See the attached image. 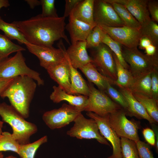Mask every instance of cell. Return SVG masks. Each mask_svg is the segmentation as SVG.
<instances>
[{
	"label": "cell",
	"instance_id": "cell-1",
	"mask_svg": "<svg viewBox=\"0 0 158 158\" xmlns=\"http://www.w3.org/2000/svg\"><path fill=\"white\" fill-rule=\"evenodd\" d=\"M65 18L48 17L38 15L26 20L12 23L18 28L30 44L51 47L54 42L63 39L70 45L65 33Z\"/></svg>",
	"mask_w": 158,
	"mask_h": 158
},
{
	"label": "cell",
	"instance_id": "cell-2",
	"mask_svg": "<svg viewBox=\"0 0 158 158\" xmlns=\"http://www.w3.org/2000/svg\"><path fill=\"white\" fill-rule=\"evenodd\" d=\"M35 80L28 76H18L3 93L1 97H7L11 105L23 117L28 118L30 103L37 87Z\"/></svg>",
	"mask_w": 158,
	"mask_h": 158
},
{
	"label": "cell",
	"instance_id": "cell-3",
	"mask_svg": "<svg viewBox=\"0 0 158 158\" xmlns=\"http://www.w3.org/2000/svg\"><path fill=\"white\" fill-rule=\"evenodd\" d=\"M0 116L2 121L11 127L12 135L20 145L30 142L31 136L38 130L35 124L26 121L11 105L5 102L0 103Z\"/></svg>",
	"mask_w": 158,
	"mask_h": 158
},
{
	"label": "cell",
	"instance_id": "cell-4",
	"mask_svg": "<svg viewBox=\"0 0 158 158\" xmlns=\"http://www.w3.org/2000/svg\"><path fill=\"white\" fill-rule=\"evenodd\" d=\"M122 55L129 67V71L135 78L158 69L157 54L149 56L137 48H128L122 45Z\"/></svg>",
	"mask_w": 158,
	"mask_h": 158
},
{
	"label": "cell",
	"instance_id": "cell-5",
	"mask_svg": "<svg viewBox=\"0 0 158 158\" xmlns=\"http://www.w3.org/2000/svg\"><path fill=\"white\" fill-rule=\"evenodd\" d=\"M20 76L31 77L39 86L44 84L40 74L27 65L22 51L17 52L13 56L2 59L0 62V79L13 78Z\"/></svg>",
	"mask_w": 158,
	"mask_h": 158
},
{
	"label": "cell",
	"instance_id": "cell-6",
	"mask_svg": "<svg viewBox=\"0 0 158 158\" xmlns=\"http://www.w3.org/2000/svg\"><path fill=\"white\" fill-rule=\"evenodd\" d=\"M89 89L87 103L85 111L104 116L122 108L113 101L105 92L96 89L88 82Z\"/></svg>",
	"mask_w": 158,
	"mask_h": 158
},
{
	"label": "cell",
	"instance_id": "cell-7",
	"mask_svg": "<svg viewBox=\"0 0 158 158\" xmlns=\"http://www.w3.org/2000/svg\"><path fill=\"white\" fill-rule=\"evenodd\" d=\"M125 111L122 108L109 114L111 127L119 137L139 141L138 130L140 128V122L133 119L129 120Z\"/></svg>",
	"mask_w": 158,
	"mask_h": 158
},
{
	"label": "cell",
	"instance_id": "cell-8",
	"mask_svg": "<svg viewBox=\"0 0 158 158\" xmlns=\"http://www.w3.org/2000/svg\"><path fill=\"white\" fill-rule=\"evenodd\" d=\"M74 122L73 126L67 132L68 135L79 139H95L101 144L110 146L108 141L100 133L94 119L86 118L81 113Z\"/></svg>",
	"mask_w": 158,
	"mask_h": 158
},
{
	"label": "cell",
	"instance_id": "cell-9",
	"mask_svg": "<svg viewBox=\"0 0 158 158\" xmlns=\"http://www.w3.org/2000/svg\"><path fill=\"white\" fill-rule=\"evenodd\" d=\"M94 48L92 53V63L101 74L112 80L114 84L117 79V74L113 52L102 43Z\"/></svg>",
	"mask_w": 158,
	"mask_h": 158
},
{
	"label": "cell",
	"instance_id": "cell-10",
	"mask_svg": "<svg viewBox=\"0 0 158 158\" xmlns=\"http://www.w3.org/2000/svg\"><path fill=\"white\" fill-rule=\"evenodd\" d=\"M28 51L39 59L40 65L47 70L63 63L66 60L62 42L59 44L58 49L38 46L30 44H25Z\"/></svg>",
	"mask_w": 158,
	"mask_h": 158
},
{
	"label": "cell",
	"instance_id": "cell-11",
	"mask_svg": "<svg viewBox=\"0 0 158 158\" xmlns=\"http://www.w3.org/2000/svg\"><path fill=\"white\" fill-rule=\"evenodd\" d=\"M81 112L75 107L64 103L59 109L44 113L42 118L49 128L54 130L64 127L74 121Z\"/></svg>",
	"mask_w": 158,
	"mask_h": 158
},
{
	"label": "cell",
	"instance_id": "cell-12",
	"mask_svg": "<svg viewBox=\"0 0 158 158\" xmlns=\"http://www.w3.org/2000/svg\"><path fill=\"white\" fill-rule=\"evenodd\" d=\"M93 18L96 25L111 27L126 25L111 5L104 0H95Z\"/></svg>",
	"mask_w": 158,
	"mask_h": 158
},
{
	"label": "cell",
	"instance_id": "cell-13",
	"mask_svg": "<svg viewBox=\"0 0 158 158\" xmlns=\"http://www.w3.org/2000/svg\"><path fill=\"white\" fill-rule=\"evenodd\" d=\"M99 26L112 39L123 46L128 48H137L142 37L140 30L126 25L117 27Z\"/></svg>",
	"mask_w": 158,
	"mask_h": 158
},
{
	"label": "cell",
	"instance_id": "cell-14",
	"mask_svg": "<svg viewBox=\"0 0 158 158\" xmlns=\"http://www.w3.org/2000/svg\"><path fill=\"white\" fill-rule=\"evenodd\" d=\"M86 114L95 120L101 134L112 146V154L108 158H122L120 139L110 126L109 114L102 117L91 112H87Z\"/></svg>",
	"mask_w": 158,
	"mask_h": 158
},
{
	"label": "cell",
	"instance_id": "cell-15",
	"mask_svg": "<svg viewBox=\"0 0 158 158\" xmlns=\"http://www.w3.org/2000/svg\"><path fill=\"white\" fill-rule=\"evenodd\" d=\"M47 71L50 77L62 90L69 94H76L71 84L70 67L66 59L63 63Z\"/></svg>",
	"mask_w": 158,
	"mask_h": 158
},
{
	"label": "cell",
	"instance_id": "cell-16",
	"mask_svg": "<svg viewBox=\"0 0 158 158\" xmlns=\"http://www.w3.org/2000/svg\"><path fill=\"white\" fill-rule=\"evenodd\" d=\"M85 41H78L71 44L65 53L72 66L80 69L90 63L92 58L88 54Z\"/></svg>",
	"mask_w": 158,
	"mask_h": 158
},
{
	"label": "cell",
	"instance_id": "cell-17",
	"mask_svg": "<svg viewBox=\"0 0 158 158\" xmlns=\"http://www.w3.org/2000/svg\"><path fill=\"white\" fill-rule=\"evenodd\" d=\"M124 6L141 25L151 20L147 8L148 0H110Z\"/></svg>",
	"mask_w": 158,
	"mask_h": 158
},
{
	"label": "cell",
	"instance_id": "cell-18",
	"mask_svg": "<svg viewBox=\"0 0 158 158\" xmlns=\"http://www.w3.org/2000/svg\"><path fill=\"white\" fill-rule=\"evenodd\" d=\"M119 91L123 96L128 103V108L125 110L126 115L134 116L139 119H146L151 124L157 123L129 89L119 88Z\"/></svg>",
	"mask_w": 158,
	"mask_h": 158
},
{
	"label": "cell",
	"instance_id": "cell-19",
	"mask_svg": "<svg viewBox=\"0 0 158 158\" xmlns=\"http://www.w3.org/2000/svg\"><path fill=\"white\" fill-rule=\"evenodd\" d=\"M96 26L78 20L70 15L69 22L66 25L65 29L69 33L72 44L78 41H85L87 37Z\"/></svg>",
	"mask_w": 158,
	"mask_h": 158
},
{
	"label": "cell",
	"instance_id": "cell-20",
	"mask_svg": "<svg viewBox=\"0 0 158 158\" xmlns=\"http://www.w3.org/2000/svg\"><path fill=\"white\" fill-rule=\"evenodd\" d=\"M53 88V91L50 96V98L53 102L59 103L65 101L69 104L77 108L81 112L85 110L87 103L88 96L69 94L59 86H54Z\"/></svg>",
	"mask_w": 158,
	"mask_h": 158
},
{
	"label": "cell",
	"instance_id": "cell-21",
	"mask_svg": "<svg viewBox=\"0 0 158 158\" xmlns=\"http://www.w3.org/2000/svg\"><path fill=\"white\" fill-rule=\"evenodd\" d=\"M94 1L95 0H82L69 16L91 25H96L93 18Z\"/></svg>",
	"mask_w": 158,
	"mask_h": 158
},
{
	"label": "cell",
	"instance_id": "cell-22",
	"mask_svg": "<svg viewBox=\"0 0 158 158\" xmlns=\"http://www.w3.org/2000/svg\"><path fill=\"white\" fill-rule=\"evenodd\" d=\"M80 69L87 78L88 82L95 84L99 90L104 92L108 83L114 85L113 81L101 74L92 63H88Z\"/></svg>",
	"mask_w": 158,
	"mask_h": 158
},
{
	"label": "cell",
	"instance_id": "cell-23",
	"mask_svg": "<svg viewBox=\"0 0 158 158\" xmlns=\"http://www.w3.org/2000/svg\"><path fill=\"white\" fill-rule=\"evenodd\" d=\"M64 50L65 57L69 66L70 81L73 90L76 94H80L88 96L89 89L87 83L84 79L77 69L73 67L71 64L66 54V49L65 47Z\"/></svg>",
	"mask_w": 158,
	"mask_h": 158
},
{
	"label": "cell",
	"instance_id": "cell-24",
	"mask_svg": "<svg viewBox=\"0 0 158 158\" xmlns=\"http://www.w3.org/2000/svg\"><path fill=\"white\" fill-rule=\"evenodd\" d=\"M151 73L133 78V82L129 89L132 93L139 94L152 97Z\"/></svg>",
	"mask_w": 158,
	"mask_h": 158
},
{
	"label": "cell",
	"instance_id": "cell-25",
	"mask_svg": "<svg viewBox=\"0 0 158 158\" xmlns=\"http://www.w3.org/2000/svg\"><path fill=\"white\" fill-rule=\"evenodd\" d=\"M113 56L116 63L117 74V79L114 85L119 88L129 89L133 82V77L129 71L122 65L113 53Z\"/></svg>",
	"mask_w": 158,
	"mask_h": 158
},
{
	"label": "cell",
	"instance_id": "cell-26",
	"mask_svg": "<svg viewBox=\"0 0 158 158\" xmlns=\"http://www.w3.org/2000/svg\"><path fill=\"white\" fill-rule=\"evenodd\" d=\"M104 1L111 5L126 26L138 30H140L141 28L140 24L124 6L111 2L110 0Z\"/></svg>",
	"mask_w": 158,
	"mask_h": 158
},
{
	"label": "cell",
	"instance_id": "cell-27",
	"mask_svg": "<svg viewBox=\"0 0 158 158\" xmlns=\"http://www.w3.org/2000/svg\"><path fill=\"white\" fill-rule=\"evenodd\" d=\"M135 97L143 106L149 116L157 123L158 122V100L152 97L133 93Z\"/></svg>",
	"mask_w": 158,
	"mask_h": 158
},
{
	"label": "cell",
	"instance_id": "cell-28",
	"mask_svg": "<svg viewBox=\"0 0 158 158\" xmlns=\"http://www.w3.org/2000/svg\"><path fill=\"white\" fill-rule=\"evenodd\" d=\"M0 30L10 40H16L20 44L25 45L29 43L17 27L12 23H7L2 19H0Z\"/></svg>",
	"mask_w": 158,
	"mask_h": 158
},
{
	"label": "cell",
	"instance_id": "cell-29",
	"mask_svg": "<svg viewBox=\"0 0 158 158\" xmlns=\"http://www.w3.org/2000/svg\"><path fill=\"white\" fill-rule=\"evenodd\" d=\"M102 42L107 45L116 55L122 65L129 70V67L124 59L122 55V45L112 39L107 33L102 30Z\"/></svg>",
	"mask_w": 158,
	"mask_h": 158
},
{
	"label": "cell",
	"instance_id": "cell-30",
	"mask_svg": "<svg viewBox=\"0 0 158 158\" xmlns=\"http://www.w3.org/2000/svg\"><path fill=\"white\" fill-rule=\"evenodd\" d=\"M47 140V137L45 135L33 142L20 145L18 154L21 158H34L37 149Z\"/></svg>",
	"mask_w": 158,
	"mask_h": 158
},
{
	"label": "cell",
	"instance_id": "cell-31",
	"mask_svg": "<svg viewBox=\"0 0 158 158\" xmlns=\"http://www.w3.org/2000/svg\"><path fill=\"white\" fill-rule=\"evenodd\" d=\"M25 50L24 48L12 42L5 35L0 34V58L1 60L8 57L13 53Z\"/></svg>",
	"mask_w": 158,
	"mask_h": 158
},
{
	"label": "cell",
	"instance_id": "cell-32",
	"mask_svg": "<svg viewBox=\"0 0 158 158\" xmlns=\"http://www.w3.org/2000/svg\"><path fill=\"white\" fill-rule=\"evenodd\" d=\"M20 145L8 132H3L0 135V152L10 151L18 154Z\"/></svg>",
	"mask_w": 158,
	"mask_h": 158
},
{
	"label": "cell",
	"instance_id": "cell-33",
	"mask_svg": "<svg viewBox=\"0 0 158 158\" xmlns=\"http://www.w3.org/2000/svg\"><path fill=\"white\" fill-rule=\"evenodd\" d=\"M140 30L142 36L147 38L157 47L158 44V25L157 23L151 20L141 25Z\"/></svg>",
	"mask_w": 158,
	"mask_h": 158
},
{
	"label": "cell",
	"instance_id": "cell-34",
	"mask_svg": "<svg viewBox=\"0 0 158 158\" xmlns=\"http://www.w3.org/2000/svg\"><path fill=\"white\" fill-rule=\"evenodd\" d=\"M120 143L122 158H139L135 142L121 137Z\"/></svg>",
	"mask_w": 158,
	"mask_h": 158
},
{
	"label": "cell",
	"instance_id": "cell-35",
	"mask_svg": "<svg viewBox=\"0 0 158 158\" xmlns=\"http://www.w3.org/2000/svg\"><path fill=\"white\" fill-rule=\"evenodd\" d=\"M109 83L107 84L105 93L115 102L119 105L124 110L128 108L127 102L122 93L112 86Z\"/></svg>",
	"mask_w": 158,
	"mask_h": 158
},
{
	"label": "cell",
	"instance_id": "cell-36",
	"mask_svg": "<svg viewBox=\"0 0 158 158\" xmlns=\"http://www.w3.org/2000/svg\"><path fill=\"white\" fill-rule=\"evenodd\" d=\"M102 30L99 25H96L94 27L86 39L87 49L96 48L102 43Z\"/></svg>",
	"mask_w": 158,
	"mask_h": 158
},
{
	"label": "cell",
	"instance_id": "cell-37",
	"mask_svg": "<svg viewBox=\"0 0 158 158\" xmlns=\"http://www.w3.org/2000/svg\"><path fill=\"white\" fill-rule=\"evenodd\" d=\"M40 1L42 9V16L48 17H59L55 7L54 0H40Z\"/></svg>",
	"mask_w": 158,
	"mask_h": 158
},
{
	"label": "cell",
	"instance_id": "cell-38",
	"mask_svg": "<svg viewBox=\"0 0 158 158\" xmlns=\"http://www.w3.org/2000/svg\"><path fill=\"white\" fill-rule=\"evenodd\" d=\"M136 144L139 158H154L148 144L140 140Z\"/></svg>",
	"mask_w": 158,
	"mask_h": 158
},
{
	"label": "cell",
	"instance_id": "cell-39",
	"mask_svg": "<svg viewBox=\"0 0 158 158\" xmlns=\"http://www.w3.org/2000/svg\"><path fill=\"white\" fill-rule=\"evenodd\" d=\"M147 8L150 15L151 16V20L156 23H158V1L154 0H148L147 3Z\"/></svg>",
	"mask_w": 158,
	"mask_h": 158
},
{
	"label": "cell",
	"instance_id": "cell-40",
	"mask_svg": "<svg viewBox=\"0 0 158 158\" xmlns=\"http://www.w3.org/2000/svg\"><path fill=\"white\" fill-rule=\"evenodd\" d=\"M158 69L151 72V92L152 97L158 100Z\"/></svg>",
	"mask_w": 158,
	"mask_h": 158
},
{
	"label": "cell",
	"instance_id": "cell-41",
	"mask_svg": "<svg viewBox=\"0 0 158 158\" xmlns=\"http://www.w3.org/2000/svg\"><path fill=\"white\" fill-rule=\"evenodd\" d=\"M142 133L146 142L151 146H155V137L152 129L149 128H144L142 131Z\"/></svg>",
	"mask_w": 158,
	"mask_h": 158
},
{
	"label": "cell",
	"instance_id": "cell-42",
	"mask_svg": "<svg viewBox=\"0 0 158 158\" xmlns=\"http://www.w3.org/2000/svg\"><path fill=\"white\" fill-rule=\"evenodd\" d=\"M82 0H66L63 16L65 18L69 16L76 5Z\"/></svg>",
	"mask_w": 158,
	"mask_h": 158
},
{
	"label": "cell",
	"instance_id": "cell-43",
	"mask_svg": "<svg viewBox=\"0 0 158 158\" xmlns=\"http://www.w3.org/2000/svg\"><path fill=\"white\" fill-rule=\"evenodd\" d=\"M14 79H0V98L5 90Z\"/></svg>",
	"mask_w": 158,
	"mask_h": 158
},
{
	"label": "cell",
	"instance_id": "cell-44",
	"mask_svg": "<svg viewBox=\"0 0 158 158\" xmlns=\"http://www.w3.org/2000/svg\"><path fill=\"white\" fill-rule=\"evenodd\" d=\"M151 44H153L149 39L146 37L142 36L139 40L138 46L140 49H145Z\"/></svg>",
	"mask_w": 158,
	"mask_h": 158
},
{
	"label": "cell",
	"instance_id": "cell-45",
	"mask_svg": "<svg viewBox=\"0 0 158 158\" xmlns=\"http://www.w3.org/2000/svg\"><path fill=\"white\" fill-rule=\"evenodd\" d=\"M157 47L153 44H151L145 49V54L149 56H153L157 54Z\"/></svg>",
	"mask_w": 158,
	"mask_h": 158
},
{
	"label": "cell",
	"instance_id": "cell-46",
	"mask_svg": "<svg viewBox=\"0 0 158 158\" xmlns=\"http://www.w3.org/2000/svg\"><path fill=\"white\" fill-rule=\"evenodd\" d=\"M155 123L151 124L152 127V129L153 130L155 137V147L156 148V151L157 152H158V127Z\"/></svg>",
	"mask_w": 158,
	"mask_h": 158
},
{
	"label": "cell",
	"instance_id": "cell-47",
	"mask_svg": "<svg viewBox=\"0 0 158 158\" xmlns=\"http://www.w3.org/2000/svg\"><path fill=\"white\" fill-rule=\"evenodd\" d=\"M25 1L29 5L31 8H34L36 6L40 5V1L37 0H26Z\"/></svg>",
	"mask_w": 158,
	"mask_h": 158
},
{
	"label": "cell",
	"instance_id": "cell-48",
	"mask_svg": "<svg viewBox=\"0 0 158 158\" xmlns=\"http://www.w3.org/2000/svg\"><path fill=\"white\" fill-rule=\"evenodd\" d=\"M10 5L9 1L7 0H0V9L2 7H7ZM1 19L0 17V19Z\"/></svg>",
	"mask_w": 158,
	"mask_h": 158
},
{
	"label": "cell",
	"instance_id": "cell-49",
	"mask_svg": "<svg viewBox=\"0 0 158 158\" xmlns=\"http://www.w3.org/2000/svg\"><path fill=\"white\" fill-rule=\"evenodd\" d=\"M4 122L0 120V135L3 132L2 131V128L3 127Z\"/></svg>",
	"mask_w": 158,
	"mask_h": 158
},
{
	"label": "cell",
	"instance_id": "cell-50",
	"mask_svg": "<svg viewBox=\"0 0 158 158\" xmlns=\"http://www.w3.org/2000/svg\"><path fill=\"white\" fill-rule=\"evenodd\" d=\"M3 158H17V157L13 155H10Z\"/></svg>",
	"mask_w": 158,
	"mask_h": 158
},
{
	"label": "cell",
	"instance_id": "cell-51",
	"mask_svg": "<svg viewBox=\"0 0 158 158\" xmlns=\"http://www.w3.org/2000/svg\"><path fill=\"white\" fill-rule=\"evenodd\" d=\"M4 155L1 152H0V158H3Z\"/></svg>",
	"mask_w": 158,
	"mask_h": 158
},
{
	"label": "cell",
	"instance_id": "cell-52",
	"mask_svg": "<svg viewBox=\"0 0 158 158\" xmlns=\"http://www.w3.org/2000/svg\"><path fill=\"white\" fill-rule=\"evenodd\" d=\"M1 60V59L0 58V62Z\"/></svg>",
	"mask_w": 158,
	"mask_h": 158
}]
</instances>
